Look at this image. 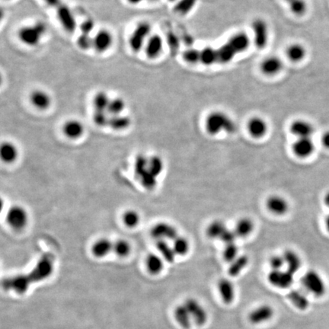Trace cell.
Masks as SVG:
<instances>
[{
	"mask_svg": "<svg viewBox=\"0 0 329 329\" xmlns=\"http://www.w3.org/2000/svg\"><path fill=\"white\" fill-rule=\"evenodd\" d=\"M93 120H94L96 124L99 127H105V126L108 125V120L109 118L106 116L105 112H95L94 116H93Z\"/></svg>",
	"mask_w": 329,
	"mask_h": 329,
	"instance_id": "51",
	"label": "cell"
},
{
	"mask_svg": "<svg viewBox=\"0 0 329 329\" xmlns=\"http://www.w3.org/2000/svg\"><path fill=\"white\" fill-rule=\"evenodd\" d=\"M217 63H227L232 60L239 54L230 40L219 48L216 49Z\"/></svg>",
	"mask_w": 329,
	"mask_h": 329,
	"instance_id": "22",
	"label": "cell"
},
{
	"mask_svg": "<svg viewBox=\"0 0 329 329\" xmlns=\"http://www.w3.org/2000/svg\"><path fill=\"white\" fill-rule=\"evenodd\" d=\"M283 69V62L276 56L268 57L261 61L260 70L261 73L266 76L277 75Z\"/></svg>",
	"mask_w": 329,
	"mask_h": 329,
	"instance_id": "17",
	"label": "cell"
},
{
	"mask_svg": "<svg viewBox=\"0 0 329 329\" xmlns=\"http://www.w3.org/2000/svg\"><path fill=\"white\" fill-rule=\"evenodd\" d=\"M151 235L154 239L158 240H174L178 236V231L173 225L168 223H156L152 227Z\"/></svg>",
	"mask_w": 329,
	"mask_h": 329,
	"instance_id": "7",
	"label": "cell"
},
{
	"mask_svg": "<svg viewBox=\"0 0 329 329\" xmlns=\"http://www.w3.org/2000/svg\"><path fill=\"white\" fill-rule=\"evenodd\" d=\"M150 1H155V0H150Z\"/></svg>",
	"mask_w": 329,
	"mask_h": 329,
	"instance_id": "59",
	"label": "cell"
},
{
	"mask_svg": "<svg viewBox=\"0 0 329 329\" xmlns=\"http://www.w3.org/2000/svg\"><path fill=\"white\" fill-rule=\"evenodd\" d=\"M288 299L300 310H306L310 306V300L304 293L299 290H291L288 294Z\"/></svg>",
	"mask_w": 329,
	"mask_h": 329,
	"instance_id": "32",
	"label": "cell"
},
{
	"mask_svg": "<svg viewBox=\"0 0 329 329\" xmlns=\"http://www.w3.org/2000/svg\"><path fill=\"white\" fill-rule=\"evenodd\" d=\"M113 252L119 257H127L131 252V246L125 239H119L114 242Z\"/></svg>",
	"mask_w": 329,
	"mask_h": 329,
	"instance_id": "42",
	"label": "cell"
},
{
	"mask_svg": "<svg viewBox=\"0 0 329 329\" xmlns=\"http://www.w3.org/2000/svg\"><path fill=\"white\" fill-rule=\"evenodd\" d=\"M274 314L273 308L269 305H261L254 309L249 314L248 319L253 325H258L270 320Z\"/></svg>",
	"mask_w": 329,
	"mask_h": 329,
	"instance_id": "12",
	"label": "cell"
},
{
	"mask_svg": "<svg viewBox=\"0 0 329 329\" xmlns=\"http://www.w3.org/2000/svg\"><path fill=\"white\" fill-rule=\"evenodd\" d=\"M113 242L106 238L98 239L93 244L92 252L96 258H104L113 251Z\"/></svg>",
	"mask_w": 329,
	"mask_h": 329,
	"instance_id": "23",
	"label": "cell"
},
{
	"mask_svg": "<svg viewBox=\"0 0 329 329\" xmlns=\"http://www.w3.org/2000/svg\"><path fill=\"white\" fill-rule=\"evenodd\" d=\"M206 66L217 63L216 58V49L213 47H207L200 51V62Z\"/></svg>",
	"mask_w": 329,
	"mask_h": 329,
	"instance_id": "39",
	"label": "cell"
},
{
	"mask_svg": "<svg viewBox=\"0 0 329 329\" xmlns=\"http://www.w3.org/2000/svg\"><path fill=\"white\" fill-rule=\"evenodd\" d=\"M151 32V26L146 22L138 24L130 39V46L134 52H139L144 44L145 40Z\"/></svg>",
	"mask_w": 329,
	"mask_h": 329,
	"instance_id": "8",
	"label": "cell"
},
{
	"mask_svg": "<svg viewBox=\"0 0 329 329\" xmlns=\"http://www.w3.org/2000/svg\"><path fill=\"white\" fill-rule=\"evenodd\" d=\"M148 158L143 155H139L136 158L135 162V173L139 176L142 185L145 188L152 189L156 185V177L153 175L147 169Z\"/></svg>",
	"mask_w": 329,
	"mask_h": 329,
	"instance_id": "5",
	"label": "cell"
},
{
	"mask_svg": "<svg viewBox=\"0 0 329 329\" xmlns=\"http://www.w3.org/2000/svg\"><path fill=\"white\" fill-rule=\"evenodd\" d=\"M249 264V258L246 255H239L230 263L228 273L231 277H237Z\"/></svg>",
	"mask_w": 329,
	"mask_h": 329,
	"instance_id": "35",
	"label": "cell"
},
{
	"mask_svg": "<svg viewBox=\"0 0 329 329\" xmlns=\"http://www.w3.org/2000/svg\"><path fill=\"white\" fill-rule=\"evenodd\" d=\"M226 224L221 220H214L210 223L207 228V235L210 239H216L221 238L224 232L227 230Z\"/></svg>",
	"mask_w": 329,
	"mask_h": 329,
	"instance_id": "36",
	"label": "cell"
},
{
	"mask_svg": "<svg viewBox=\"0 0 329 329\" xmlns=\"http://www.w3.org/2000/svg\"><path fill=\"white\" fill-rule=\"evenodd\" d=\"M315 145L311 138H298L292 145V151L299 158H307L313 154Z\"/></svg>",
	"mask_w": 329,
	"mask_h": 329,
	"instance_id": "14",
	"label": "cell"
},
{
	"mask_svg": "<svg viewBox=\"0 0 329 329\" xmlns=\"http://www.w3.org/2000/svg\"><path fill=\"white\" fill-rule=\"evenodd\" d=\"M303 288L317 297L324 296L326 292V284L322 276L314 270L305 273L301 279Z\"/></svg>",
	"mask_w": 329,
	"mask_h": 329,
	"instance_id": "3",
	"label": "cell"
},
{
	"mask_svg": "<svg viewBox=\"0 0 329 329\" xmlns=\"http://www.w3.org/2000/svg\"><path fill=\"white\" fill-rule=\"evenodd\" d=\"M123 222L126 225V227L135 228L140 222V215L137 211L129 210L126 211L123 215Z\"/></svg>",
	"mask_w": 329,
	"mask_h": 329,
	"instance_id": "41",
	"label": "cell"
},
{
	"mask_svg": "<svg viewBox=\"0 0 329 329\" xmlns=\"http://www.w3.org/2000/svg\"><path fill=\"white\" fill-rule=\"evenodd\" d=\"M1 158L6 163H12L17 159L19 153L17 148L13 143L5 142L1 146Z\"/></svg>",
	"mask_w": 329,
	"mask_h": 329,
	"instance_id": "30",
	"label": "cell"
},
{
	"mask_svg": "<svg viewBox=\"0 0 329 329\" xmlns=\"http://www.w3.org/2000/svg\"><path fill=\"white\" fill-rule=\"evenodd\" d=\"M229 40L239 54L246 51L250 44L249 36L243 32H239L232 35Z\"/></svg>",
	"mask_w": 329,
	"mask_h": 329,
	"instance_id": "31",
	"label": "cell"
},
{
	"mask_svg": "<svg viewBox=\"0 0 329 329\" xmlns=\"http://www.w3.org/2000/svg\"><path fill=\"white\" fill-rule=\"evenodd\" d=\"M293 275L288 270H272L268 276V282L275 288L287 289L293 284Z\"/></svg>",
	"mask_w": 329,
	"mask_h": 329,
	"instance_id": "9",
	"label": "cell"
},
{
	"mask_svg": "<svg viewBox=\"0 0 329 329\" xmlns=\"http://www.w3.org/2000/svg\"><path fill=\"white\" fill-rule=\"evenodd\" d=\"M326 227L329 232V214L326 218Z\"/></svg>",
	"mask_w": 329,
	"mask_h": 329,
	"instance_id": "58",
	"label": "cell"
},
{
	"mask_svg": "<svg viewBox=\"0 0 329 329\" xmlns=\"http://www.w3.org/2000/svg\"><path fill=\"white\" fill-rule=\"evenodd\" d=\"M163 258L162 256L156 254H150L146 259L147 270L153 274L160 273L164 268Z\"/></svg>",
	"mask_w": 329,
	"mask_h": 329,
	"instance_id": "29",
	"label": "cell"
},
{
	"mask_svg": "<svg viewBox=\"0 0 329 329\" xmlns=\"http://www.w3.org/2000/svg\"><path fill=\"white\" fill-rule=\"evenodd\" d=\"M185 306L188 309L192 320L194 321L197 326H203L205 324L207 321V312L202 305L197 300L189 298L185 301Z\"/></svg>",
	"mask_w": 329,
	"mask_h": 329,
	"instance_id": "11",
	"label": "cell"
},
{
	"mask_svg": "<svg viewBox=\"0 0 329 329\" xmlns=\"http://www.w3.org/2000/svg\"><path fill=\"white\" fill-rule=\"evenodd\" d=\"M149 172L155 177H158L162 173L164 169V162L162 158L157 155L150 157L148 158V166H147Z\"/></svg>",
	"mask_w": 329,
	"mask_h": 329,
	"instance_id": "40",
	"label": "cell"
},
{
	"mask_svg": "<svg viewBox=\"0 0 329 329\" xmlns=\"http://www.w3.org/2000/svg\"><path fill=\"white\" fill-rule=\"evenodd\" d=\"M325 203H326V205L329 207V192L326 194V196L324 197Z\"/></svg>",
	"mask_w": 329,
	"mask_h": 329,
	"instance_id": "56",
	"label": "cell"
},
{
	"mask_svg": "<svg viewBox=\"0 0 329 329\" xmlns=\"http://www.w3.org/2000/svg\"><path fill=\"white\" fill-rule=\"evenodd\" d=\"M286 1H288V2H289L290 0H286Z\"/></svg>",
	"mask_w": 329,
	"mask_h": 329,
	"instance_id": "61",
	"label": "cell"
},
{
	"mask_svg": "<svg viewBox=\"0 0 329 329\" xmlns=\"http://www.w3.org/2000/svg\"><path fill=\"white\" fill-rule=\"evenodd\" d=\"M183 58L189 63H197L200 62V51L196 49H188L183 54Z\"/></svg>",
	"mask_w": 329,
	"mask_h": 329,
	"instance_id": "48",
	"label": "cell"
},
{
	"mask_svg": "<svg viewBox=\"0 0 329 329\" xmlns=\"http://www.w3.org/2000/svg\"><path fill=\"white\" fill-rule=\"evenodd\" d=\"M58 16L59 21L66 31L71 32V33L75 32L76 28H77V21L71 10L67 5L61 4L59 7H58Z\"/></svg>",
	"mask_w": 329,
	"mask_h": 329,
	"instance_id": "15",
	"label": "cell"
},
{
	"mask_svg": "<svg viewBox=\"0 0 329 329\" xmlns=\"http://www.w3.org/2000/svg\"><path fill=\"white\" fill-rule=\"evenodd\" d=\"M30 99L35 108L45 110L51 105V97L43 91H34L31 95Z\"/></svg>",
	"mask_w": 329,
	"mask_h": 329,
	"instance_id": "26",
	"label": "cell"
},
{
	"mask_svg": "<svg viewBox=\"0 0 329 329\" xmlns=\"http://www.w3.org/2000/svg\"><path fill=\"white\" fill-rule=\"evenodd\" d=\"M206 130L211 135L224 132L232 134L236 131L235 122L228 115L221 112H213L207 116L205 121Z\"/></svg>",
	"mask_w": 329,
	"mask_h": 329,
	"instance_id": "2",
	"label": "cell"
},
{
	"mask_svg": "<svg viewBox=\"0 0 329 329\" xmlns=\"http://www.w3.org/2000/svg\"><path fill=\"white\" fill-rule=\"evenodd\" d=\"M124 107H125V103H124V100L121 99V98H115V99L110 101L107 112L111 114L112 116H116V115H120L123 112Z\"/></svg>",
	"mask_w": 329,
	"mask_h": 329,
	"instance_id": "46",
	"label": "cell"
},
{
	"mask_svg": "<svg viewBox=\"0 0 329 329\" xmlns=\"http://www.w3.org/2000/svg\"><path fill=\"white\" fill-rule=\"evenodd\" d=\"M110 100L106 93H98L95 96L94 107L95 112H107Z\"/></svg>",
	"mask_w": 329,
	"mask_h": 329,
	"instance_id": "43",
	"label": "cell"
},
{
	"mask_svg": "<svg viewBox=\"0 0 329 329\" xmlns=\"http://www.w3.org/2000/svg\"><path fill=\"white\" fill-rule=\"evenodd\" d=\"M63 131L65 136L70 139H78L83 134L84 126L80 121L70 120L65 123Z\"/></svg>",
	"mask_w": 329,
	"mask_h": 329,
	"instance_id": "24",
	"label": "cell"
},
{
	"mask_svg": "<svg viewBox=\"0 0 329 329\" xmlns=\"http://www.w3.org/2000/svg\"><path fill=\"white\" fill-rule=\"evenodd\" d=\"M131 120L129 117L116 115L112 116L108 120V126L115 131H122L129 127Z\"/></svg>",
	"mask_w": 329,
	"mask_h": 329,
	"instance_id": "37",
	"label": "cell"
},
{
	"mask_svg": "<svg viewBox=\"0 0 329 329\" xmlns=\"http://www.w3.org/2000/svg\"><path fill=\"white\" fill-rule=\"evenodd\" d=\"M290 9L293 14L303 16L307 10V4L305 0H290Z\"/></svg>",
	"mask_w": 329,
	"mask_h": 329,
	"instance_id": "45",
	"label": "cell"
},
{
	"mask_svg": "<svg viewBox=\"0 0 329 329\" xmlns=\"http://www.w3.org/2000/svg\"><path fill=\"white\" fill-rule=\"evenodd\" d=\"M196 2L197 0H181L175 5L174 10L180 14H187L193 9Z\"/></svg>",
	"mask_w": 329,
	"mask_h": 329,
	"instance_id": "47",
	"label": "cell"
},
{
	"mask_svg": "<svg viewBox=\"0 0 329 329\" xmlns=\"http://www.w3.org/2000/svg\"><path fill=\"white\" fill-rule=\"evenodd\" d=\"M54 256L51 253L44 254L32 271L23 275L7 277L2 280V288L17 293H24L30 286L40 282L50 277L54 271Z\"/></svg>",
	"mask_w": 329,
	"mask_h": 329,
	"instance_id": "1",
	"label": "cell"
},
{
	"mask_svg": "<svg viewBox=\"0 0 329 329\" xmlns=\"http://www.w3.org/2000/svg\"><path fill=\"white\" fill-rule=\"evenodd\" d=\"M218 290L222 300L226 304L232 303L235 298V288L232 283L228 279L222 278L217 284Z\"/></svg>",
	"mask_w": 329,
	"mask_h": 329,
	"instance_id": "19",
	"label": "cell"
},
{
	"mask_svg": "<svg viewBox=\"0 0 329 329\" xmlns=\"http://www.w3.org/2000/svg\"><path fill=\"white\" fill-rule=\"evenodd\" d=\"M322 143L326 148L329 149V131L323 134L322 137Z\"/></svg>",
	"mask_w": 329,
	"mask_h": 329,
	"instance_id": "54",
	"label": "cell"
},
{
	"mask_svg": "<svg viewBox=\"0 0 329 329\" xmlns=\"http://www.w3.org/2000/svg\"><path fill=\"white\" fill-rule=\"evenodd\" d=\"M47 27L45 24L39 22L33 26H27L21 28L19 32L20 40L29 46H35L39 44L42 36L45 34Z\"/></svg>",
	"mask_w": 329,
	"mask_h": 329,
	"instance_id": "4",
	"label": "cell"
},
{
	"mask_svg": "<svg viewBox=\"0 0 329 329\" xmlns=\"http://www.w3.org/2000/svg\"><path fill=\"white\" fill-rule=\"evenodd\" d=\"M290 131L298 138H311L315 129L310 122L300 119L291 123Z\"/></svg>",
	"mask_w": 329,
	"mask_h": 329,
	"instance_id": "16",
	"label": "cell"
},
{
	"mask_svg": "<svg viewBox=\"0 0 329 329\" xmlns=\"http://www.w3.org/2000/svg\"><path fill=\"white\" fill-rule=\"evenodd\" d=\"M162 49H163V40L161 36L158 35H153L150 37L146 43V56L150 59L158 58L162 53Z\"/></svg>",
	"mask_w": 329,
	"mask_h": 329,
	"instance_id": "21",
	"label": "cell"
},
{
	"mask_svg": "<svg viewBox=\"0 0 329 329\" xmlns=\"http://www.w3.org/2000/svg\"><path fill=\"white\" fill-rule=\"evenodd\" d=\"M238 238L237 236L236 233H235V230H229L227 229L226 231L224 232V233L222 235L221 239L222 242H224L226 245H228V244L235 243V239Z\"/></svg>",
	"mask_w": 329,
	"mask_h": 329,
	"instance_id": "52",
	"label": "cell"
},
{
	"mask_svg": "<svg viewBox=\"0 0 329 329\" xmlns=\"http://www.w3.org/2000/svg\"><path fill=\"white\" fill-rule=\"evenodd\" d=\"M238 254H239V248L235 242V243L226 245L224 250H223V257L225 261L231 263L239 256Z\"/></svg>",
	"mask_w": 329,
	"mask_h": 329,
	"instance_id": "44",
	"label": "cell"
},
{
	"mask_svg": "<svg viewBox=\"0 0 329 329\" xmlns=\"http://www.w3.org/2000/svg\"><path fill=\"white\" fill-rule=\"evenodd\" d=\"M112 35L106 30H101L93 39V47L97 52L106 51L112 44Z\"/></svg>",
	"mask_w": 329,
	"mask_h": 329,
	"instance_id": "20",
	"label": "cell"
},
{
	"mask_svg": "<svg viewBox=\"0 0 329 329\" xmlns=\"http://www.w3.org/2000/svg\"><path fill=\"white\" fill-rule=\"evenodd\" d=\"M307 54L306 48L300 44H292L287 49V56L292 62H301Z\"/></svg>",
	"mask_w": 329,
	"mask_h": 329,
	"instance_id": "34",
	"label": "cell"
},
{
	"mask_svg": "<svg viewBox=\"0 0 329 329\" xmlns=\"http://www.w3.org/2000/svg\"><path fill=\"white\" fill-rule=\"evenodd\" d=\"M127 1L131 4H138L141 2L143 0H127Z\"/></svg>",
	"mask_w": 329,
	"mask_h": 329,
	"instance_id": "57",
	"label": "cell"
},
{
	"mask_svg": "<svg viewBox=\"0 0 329 329\" xmlns=\"http://www.w3.org/2000/svg\"><path fill=\"white\" fill-rule=\"evenodd\" d=\"M169 1H174V0H169Z\"/></svg>",
	"mask_w": 329,
	"mask_h": 329,
	"instance_id": "60",
	"label": "cell"
},
{
	"mask_svg": "<svg viewBox=\"0 0 329 329\" xmlns=\"http://www.w3.org/2000/svg\"><path fill=\"white\" fill-rule=\"evenodd\" d=\"M156 248L158 252L165 261L169 263H173L175 259V253L173 246H170L166 240H158L156 242Z\"/></svg>",
	"mask_w": 329,
	"mask_h": 329,
	"instance_id": "33",
	"label": "cell"
},
{
	"mask_svg": "<svg viewBox=\"0 0 329 329\" xmlns=\"http://www.w3.org/2000/svg\"><path fill=\"white\" fill-rule=\"evenodd\" d=\"M174 315L178 324L184 329H189L192 326V316L185 304L179 305L174 309Z\"/></svg>",
	"mask_w": 329,
	"mask_h": 329,
	"instance_id": "27",
	"label": "cell"
},
{
	"mask_svg": "<svg viewBox=\"0 0 329 329\" xmlns=\"http://www.w3.org/2000/svg\"><path fill=\"white\" fill-rule=\"evenodd\" d=\"M77 44H78V47H80L82 50L86 51V50H89L91 47H93V39L90 38L89 35L82 34L78 38Z\"/></svg>",
	"mask_w": 329,
	"mask_h": 329,
	"instance_id": "49",
	"label": "cell"
},
{
	"mask_svg": "<svg viewBox=\"0 0 329 329\" xmlns=\"http://www.w3.org/2000/svg\"><path fill=\"white\" fill-rule=\"evenodd\" d=\"M254 228V225L252 220L249 218L244 217L237 222L234 230L237 236L244 238L249 236L252 232Z\"/></svg>",
	"mask_w": 329,
	"mask_h": 329,
	"instance_id": "28",
	"label": "cell"
},
{
	"mask_svg": "<svg viewBox=\"0 0 329 329\" xmlns=\"http://www.w3.org/2000/svg\"><path fill=\"white\" fill-rule=\"evenodd\" d=\"M49 5H51L52 7H59L61 5L60 0H44Z\"/></svg>",
	"mask_w": 329,
	"mask_h": 329,
	"instance_id": "55",
	"label": "cell"
},
{
	"mask_svg": "<svg viewBox=\"0 0 329 329\" xmlns=\"http://www.w3.org/2000/svg\"><path fill=\"white\" fill-rule=\"evenodd\" d=\"M173 248L176 255L184 256L189 252L190 244L186 238L178 235L173 240Z\"/></svg>",
	"mask_w": 329,
	"mask_h": 329,
	"instance_id": "38",
	"label": "cell"
},
{
	"mask_svg": "<svg viewBox=\"0 0 329 329\" xmlns=\"http://www.w3.org/2000/svg\"><path fill=\"white\" fill-rule=\"evenodd\" d=\"M6 221L12 229L22 230L28 222V212L21 206H13L8 211Z\"/></svg>",
	"mask_w": 329,
	"mask_h": 329,
	"instance_id": "6",
	"label": "cell"
},
{
	"mask_svg": "<svg viewBox=\"0 0 329 329\" xmlns=\"http://www.w3.org/2000/svg\"><path fill=\"white\" fill-rule=\"evenodd\" d=\"M94 26L95 24L93 20H85V21L81 24V30H82V34L89 35L90 32L93 31V28H94Z\"/></svg>",
	"mask_w": 329,
	"mask_h": 329,
	"instance_id": "53",
	"label": "cell"
},
{
	"mask_svg": "<svg viewBox=\"0 0 329 329\" xmlns=\"http://www.w3.org/2000/svg\"><path fill=\"white\" fill-rule=\"evenodd\" d=\"M268 211L273 214L282 216L286 214L289 210V204L284 197L279 195H273L268 197L266 201Z\"/></svg>",
	"mask_w": 329,
	"mask_h": 329,
	"instance_id": "13",
	"label": "cell"
},
{
	"mask_svg": "<svg viewBox=\"0 0 329 329\" xmlns=\"http://www.w3.org/2000/svg\"><path fill=\"white\" fill-rule=\"evenodd\" d=\"M247 129L249 134L252 137H263L268 131V124L263 118L259 117H254L248 122Z\"/></svg>",
	"mask_w": 329,
	"mask_h": 329,
	"instance_id": "18",
	"label": "cell"
},
{
	"mask_svg": "<svg viewBox=\"0 0 329 329\" xmlns=\"http://www.w3.org/2000/svg\"><path fill=\"white\" fill-rule=\"evenodd\" d=\"M283 256L285 261V265L288 266V271L294 274L300 270L302 266V260L297 253L292 250H287L284 252Z\"/></svg>",
	"mask_w": 329,
	"mask_h": 329,
	"instance_id": "25",
	"label": "cell"
},
{
	"mask_svg": "<svg viewBox=\"0 0 329 329\" xmlns=\"http://www.w3.org/2000/svg\"><path fill=\"white\" fill-rule=\"evenodd\" d=\"M254 43L257 48L264 49L268 42V27L265 20L257 19L252 22Z\"/></svg>",
	"mask_w": 329,
	"mask_h": 329,
	"instance_id": "10",
	"label": "cell"
},
{
	"mask_svg": "<svg viewBox=\"0 0 329 329\" xmlns=\"http://www.w3.org/2000/svg\"><path fill=\"white\" fill-rule=\"evenodd\" d=\"M269 264L271 267L272 270H281V268L285 265L284 256L279 254L272 256L269 261Z\"/></svg>",
	"mask_w": 329,
	"mask_h": 329,
	"instance_id": "50",
	"label": "cell"
}]
</instances>
